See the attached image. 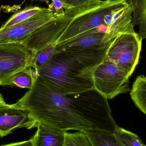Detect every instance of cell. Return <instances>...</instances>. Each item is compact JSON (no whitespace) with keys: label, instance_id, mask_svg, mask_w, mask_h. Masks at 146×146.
I'll return each mask as SVG.
<instances>
[{"label":"cell","instance_id":"obj_1","mask_svg":"<svg viewBox=\"0 0 146 146\" xmlns=\"http://www.w3.org/2000/svg\"><path fill=\"white\" fill-rule=\"evenodd\" d=\"M38 123L67 132L92 130L114 133L117 126L108 100L95 89L77 94L58 92L37 78L15 104Z\"/></svg>","mask_w":146,"mask_h":146},{"label":"cell","instance_id":"obj_2","mask_svg":"<svg viewBox=\"0 0 146 146\" xmlns=\"http://www.w3.org/2000/svg\"><path fill=\"white\" fill-rule=\"evenodd\" d=\"M107 50H56L45 65L34 71L35 77L63 94L95 89L94 72L106 57Z\"/></svg>","mask_w":146,"mask_h":146},{"label":"cell","instance_id":"obj_3","mask_svg":"<svg viewBox=\"0 0 146 146\" xmlns=\"http://www.w3.org/2000/svg\"><path fill=\"white\" fill-rule=\"evenodd\" d=\"M129 5L128 0H105L101 5L74 17L55 46L70 42L80 35L105 25L106 15Z\"/></svg>","mask_w":146,"mask_h":146},{"label":"cell","instance_id":"obj_4","mask_svg":"<svg viewBox=\"0 0 146 146\" xmlns=\"http://www.w3.org/2000/svg\"><path fill=\"white\" fill-rule=\"evenodd\" d=\"M142 40L135 31L121 33L109 46L106 57L131 76L139 62Z\"/></svg>","mask_w":146,"mask_h":146},{"label":"cell","instance_id":"obj_5","mask_svg":"<svg viewBox=\"0 0 146 146\" xmlns=\"http://www.w3.org/2000/svg\"><path fill=\"white\" fill-rule=\"evenodd\" d=\"M130 76L106 57L94 72V89L107 100L111 99L129 92Z\"/></svg>","mask_w":146,"mask_h":146},{"label":"cell","instance_id":"obj_6","mask_svg":"<svg viewBox=\"0 0 146 146\" xmlns=\"http://www.w3.org/2000/svg\"><path fill=\"white\" fill-rule=\"evenodd\" d=\"M34 54L21 42L0 43V85L15 74L32 66Z\"/></svg>","mask_w":146,"mask_h":146},{"label":"cell","instance_id":"obj_7","mask_svg":"<svg viewBox=\"0 0 146 146\" xmlns=\"http://www.w3.org/2000/svg\"><path fill=\"white\" fill-rule=\"evenodd\" d=\"M48 22L28 35L22 42L32 52H36L54 45L73 18L66 15L65 10L56 13Z\"/></svg>","mask_w":146,"mask_h":146},{"label":"cell","instance_id":"obj_8","mask_svg":"<svg viewBox=\"0 0 146 146\" xmlns=\"http://www.w3.org/2000/svg\"><path fill=\"white\" fill-rule=\"evenodd\" d=\"M53 9L47 8L27 20L0 29V43L21 42L32 33L56 15Z\"/></svg>","mask_w":146,"mask_h":146},{"label":"cell","instance_id":"obj_9","mask_svg":"<svg viewBox=\"0 0 146 146\" xmlns=\"http://www.w3.org/2000/svg\"><path fill=\"white\" fill-rule=\"evenodd\" d=\"M38 123L29 112L14 104H6L0 108V136H7L15 129L37 127Z\"/></svg>","mask_w":146,"mask_h":146},{"label":"cell","instance_id":"obj_10","mask_svg":"<svg viewBox=\"0 0 146 146\" xmlns=\"http://www.w3.org/2000/svg\"><path fill=\"white\" fill-rule=\"evenodd\" d=\"M106 33L94 29L78 36L70 42L56 46V49L96 50L108 48L109 46L105 41Z\"/></svg>","mask_w":146,"mask_h":146},{"label":"cell","instance_id":"obj_11","mask_svg":"<svg viewBox=\"0 0 146 146\" xmlns=\"http://www.w3.org/2000/svg\"><path fill=\"white\" fill-rule=\"evenodd\" d=\"M37 130L31 139L33 146H63L66 132L38 123Z\"/></svg>","mask_w":146,"mask_h":146},{"label":"cell","instance_id":"obj_12","mask_svg":"<svg viewBox=\"0 0 146 146\" xmlns=\"http://www.w3.org/2000/svg\"><path fill=\"white\" fill-rule=\"evenodd\" d=\"M132 14L133 9L129 4L123 13L110 25L105 37V41L108 46L121 33L135 32Z\"/></svg>","mask_w":146,"mask_h":146},{"label":"cell","instance_id":"obj_13","mask_svg":"<svg viewBox=\"0 0 146 146\" xmlns=\"http://www.w3.org/2000/svg\"><path fill=\"white\" fill-rule=\"evenodd\" d=\"M133 9V24L139 27L140 38H146V0H128Z\"/></svg>","mask_w":146,"mask_h":146},{"label":"cell","instance_id":"obj_14","mask_svg":"<svg viewBox=\"0 0 146 146\" xmlns=\"http://www.w3.org/2000/svg\"><path fill=\"white\" fill-rule=\"evenodd\" d=\"M66 6V15L74 18L79 14L101 5L100 0H59Z\"/></svg>","mask_w":146,"mask_h":146},{"label":"cell","instance_id":"obj_15","mask_svg":"<svg viewBox=\"0 0 146 146\" xmlns=\"http://www.w3.org/2000/svg\"><path fill=\"white\" fill-rule=\"evenodd\" d=\"M130 95L136 106L146 115V76L142 75L137 77Z\"/></svg>","mask_w":146,"mask_h":146},{"label":"cell","instance_id":"obj_16","mask_svg":"<svg viewBox=\"0 0 146 146\" xmlns=\"http://www.w3.org/2000/svg\"><path fill=\"white\" fill-rule=\"evenodd\" d=\"M35 80L34 71L31 66L14 74L8 82L7 86L30 89L33 86Z\"/></svg>","mask_w":146,"mask_h":146},{"label":"cell","instance_id":"obj_17","mask_svg":"<svg viewBox=\"0 0 146 146\" xmlns=\"http://www.w3.org/2000/svg\"><path fill=\"white\" fill-rule=\"evenodd\" d=\"M93 146H123L113 133L100 130L86 132Z\"/></svg>","mask_w":146,"mask_h":146},{"label":"cell","instance_id":"obj_18","mask_svg":"<svg viewBox=\"0 0 146 146\" xmlns=\"http://www.w3.org/2000/svg\"><path fill=\"white\" fill-rule=\"evenodd\" d=\"M46 8L36 6L26 7L23 10H21L12 15L1 26V28L3 29L24 22L38 13L45 10Z\"/></svg>","mask_w":146,"mask_h":146},{"label":"cell","instance_id":"obj_19","mask_svg":"<svg viewBox=\"0 0 146 146\" xmlns=\"http://www.w3.org/2000/svg\"><path fill=\"white\" fill-rule=\"evenodd\" d=\"M114 134L123 146H146L137 135L122 128L118 127Z\"/></svg>","mask_w":146,"mask_h":146},{"label":"cell","instance_id":"obj_20","mask_svg":"<svg viewBox=\"0 0 146 146\" xmlns=\"http://www.w3.org/2000/svg\"><path fill=\"white\" fill-rule=\"evenodd\" d=\"M63 146H93L86 133L79 131L75 133L66 132Z\"/></svg>","mask_w":146,"mask_h":146},{"label":"cell","instance_id":"obj_21","mask_svg":"<svg viewBox=\"0 0 146 146\" xmlns=\"http://www.w3.org/2000/svg\"><path fill=\"white\" fill-rule=\"evenodd\" d=\"M56 50L55 46L53 45L34 54L32 65L33 71L36 72L45 65L49 61Z\"/></svg>","mask_w":146,"mask_h":146},{"label":"cell","instance_id":"obj_22","mask_svg":"<svg viewBox=\"0 0 146 146\" xmlns=\"http://www.w3.org/2000/svg\"><path fill=\"white\" fill-rule=\"evenodd\" d=\"M52 3L49 4V8L52 9L54 8L55 10L56 13H60L64 11L65 9L66 6L63 3L59 0H51Z\"/></svg>","mask_w":146,"mask_h":146},{"label":"cell","instance_id":"obj_23","mask_svg":"<svg viewBox=\"0 0 146 146\" xmlns=\"http://www.w3.org/2000/svg\"><path fill=\"white\" fill-rule=\"evenodd\" d=\"M0 146H33L31 139L22 142L12 143L8 145H3Z\"/></svg>","mask_w":146,"mask_h":146},{"label":"cell","instance_id":"obj_24","mask_svg":"<svg viewBox=\"0 0 146 146\" xmlns=\"http://www.w3.org/2000/svg\"><path fill=\"white\" fill-rule=\"evenodd\" d=\"M6 102H5V100H4V99H3V97L2 95H1V93H0V108L2 106H3L6 104Z\"/></svg>","mask_w":146,"mask_h":146},{"label":"cell","instance_id":"obj_25","mask_svg":"<svg viewBox=\"0 0 146 146\" xmlns=\"http://www.w3.org/2000/svg\"><path fill=\"white\" fill-rule=\"evenodd\" d=\"M25 1H26V0H25V1H24V2H25ZM39 1H44L46 2V3H47V4H48V5H49V4H48V1H47V0H39Z\"/></svg>","mask_w":146,"mask_h":146},{"label":"cell","instance_id":"obj_26","mask_svg":"<svg viewBox=\"0 0 146 146\" xmlns=\"http://www.w3.org/2000/svg\"><path fill=\"white\" fill-rule=\"evenodd\" d=\"M1 7H0V16H1Z\"/></svg>","mask_w":146,"mask_h":146},{"label":"cell","instance_id":"obj_27","mask_svg":"<svg viewBox=\"0 0 146 146\" xmlns=\"http://www.w3.org/2000/svg\"><path fill=\"white\" fill-rule=\"evenodd\" d=\"M0 29H1V27H0Z\"/></svg>","mask_w":146,"mask_h":146}]
</instances>
